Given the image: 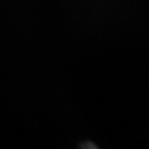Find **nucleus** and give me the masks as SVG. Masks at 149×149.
I'll use <instances>...</instances> for the list:
<instances>
[{"mask_svg": "<svg viewBox=\"0 0 149 149\" xmlns=\"http://www.w3.org/2000/svg\"><path fill=\"white\" fill-rule=\"evenodd\" d=\"M81 147H90V149H95V144H83Z\"/></svg>", "mask_w": 149, "mask_h": 149, "instance_id": "f257e3e1", "label": "nucleus"}]
</instances>
